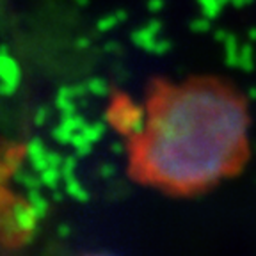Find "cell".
Returning <instances> with one entry per match:
<instances>
[{
    "label": "cell",
    "instance_id": "obj_1",
    "mask_svg": "<svg viewBox=\"0 0 256 256\" xmlns=\"http://www.w3.org/2000/svg\"><path fill=\"white\" fill-rule=\"evenodd\" d=\"M244 94L217 76L155 80L126 132V172L171 196H192L242 171L249 158Z\"/></svg>",
    "mask_w": 256,
    "mask_h": 256
},
{
    "label": "cell",
    "instance_id": "obj_2",
    "mask_svg": "<svg viewBox=\"0 0 256 256\" xmlns=\"http://www.w3.org/2000/svg\"><path fill=\"white\" fill-rule=\"evenodd\" d=\"M25 155L24 142L0 137V242L8 246L24 244L34 230L32 206L11 187Z\"/></svg>",
    "mask_w": 256,
    "mask_h": 256
},
{
    "label": "cell",
    "instance_id": "obj_3",
    "mask_svg": "<svg viewBox=\"0 0 256 256\" xmlns=\"http://www.w3.org/2000/svg\"><path fill=\"white\" fill-rule=\"evenodd\" d=\"M84 256H110V254H104V252H91V254H84Z\"/></svg>",
    "mask_w": 256,
    "mask_h": 256
}]
</instances>
